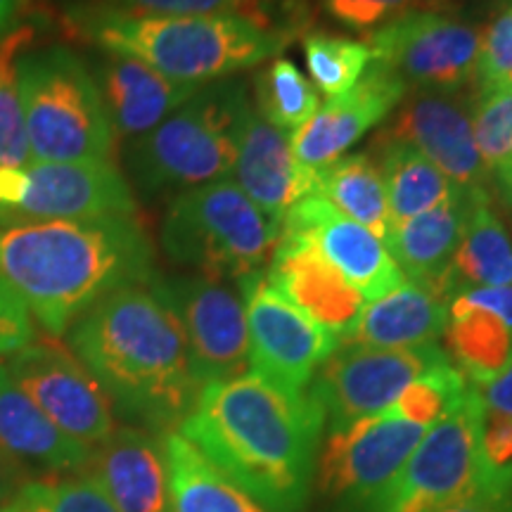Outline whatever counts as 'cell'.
I'll list each match as a JSON object with an SVG mask.
<instances>
[{"label":"cell","mask_w":512,"mask_h":512,"mask_svg":"<svg viewBox=\"0 0 512 512\" xmlns=\"http://www.w3.org/2000/svg\"><path fill=\"white\" fill-rule=\"evenodd\" d=\"M448 299L413 280L368 302L354 332L344 342L382 349H411L437 344L448 323Z\"/></svg>","instance_id":"d4e9b609"},{"label":"cell","mask_w":512,"mask_h":512,"mask_svg":"<svg viewBox=\"0 0 512 512\" xmlns=\"http://www.w3.org/2000/svg\"><path fill=\"white\" fill-rule=\"evenodd\" d=\"M446 356L475 387L491 382L512 361V330L494 313L453 297L444 330Z\"/></svg>","instance_id":"f1b7e54d"},{"label":"cell","mask_w":512,"mask_h":512,"mask_svg":"<svg viewBox=\"0 0 512 512\" xmlns=\"http://www.w3.org/2000/svg\"><path fill=\"white\" fill-rule=\"evenodd\" d=\"M98 86L110 114L114 136L140 138L174 114L200 86L166 79L150 64L117 53H105Z\"/></svg>","instance_id":"603a6c76"},{"label":"cell","mask_w":512,"mask_h":512,"mask_svg":"<svg viewBox=\"0 0 512 512\" xmlns=\"http://www.w3.org/2000/svg\"><path fill=\"white\" fill-rule=\"evenodd\" d=\"M482 413L484 403L470 384L463 403L425 432L370 512H444L475 498L491 501L479 448Z\"/></svg>","instance_id":"ba28073f"},{"label":"cell","mask_w":512,"mask_h":512,"mask_svg":"<svg viewBox=\"0 0 512 512\" xmlns=\"http://www.w3.org/2000/svg\"><path fill=\"white\" fill-rule=\"evenodd\" d=\"M370 155L380 166L387 188L389 228L425 214L451 197L456 185L434 166L430 159L415 150L406 140L387 138L377 133Z\"/></svg>","instance_id":"4316f807"},{"label":"cell","mask_w":512,"mask_h":512,"mask_svg":"<svg viewBox=\"0 0 512 512\" xmlns=\"http://www.w3.org/2000/svg\"><path fill=\"white\" fill-rule=\"evenodd\" d=\"M3 512H10V510H3Z\"/></svg>","instance_id":"c3c4849f"},{"label":"cell","mask_w":512,"mask_h":512,"mask_svg":"<svg viewBox=\"0 0 512 512\" xmlns=\"http://www.w3.org/2000/svg\"><path fill=\"white\" fill-rule=\"evenodd\" d=\"M325 427L311 392L249 370L204 384L178 432L264 512H304Z\"/></svg>","instance_id":"6da1fadb"},{"label":"cell","mask_w":512,"mask_h":512,"mask_svg":"<svg viewBox=\"0 0 512 512\" xmlns=\"http://www.w3.org/2000/svg\"><path fill=\"white\" fill-rule=\"evenodd\" d=\"M27 482H31L27 467L0 451V508H8Z\"/></svg>","instance_id":"7bdbcfd3"},{"label":"cell","mask_w":512,"mask_h":512,"mask_svg":"<svg viewBox=\"0 0 512 512\" xmlns=\"http://www.w3.org/2000/svg\"><path fill=\"white\" fill-rule=\"evenodd\" d=\"M19 95L34 162H112L117 136L98 79L72 48L24 50Z\"/></svg>","instance_id":"52a82bcc"},{"label":"cell","mask_w":512,"mask_h":512,"mask_svg":"<svg viewBox=\"0 0 512 512\" xmlns=\"http://www.w3.org/2000/svg\"><path fill=\"white\" fill-rule=\"evenodd\" d=\"M448 361L439 344L411 349H382L342 342L318 373L309 392L325 413L330 432L387 411L408 384Z\"/></svg>","instance_id":"30bf717a"},{"label":"cell","mask_w":512,"mask_h":512,"mask_svg":"<svg viewBox=\"0 0 512 512\" xmlns=\"http://www.w3.org/2000/svg\"><path fill=\"white\" fill-rule=\"evenodd\" d=\"M0 451L29 470L64 475L81 472L91 458V446L57 430L46 415L24 396L0 363Z\"/></svg>","instance_id":"cb8c5ba5"},{"label":"cell","mask_w":512,"mask_h":512,"mask_svg":"<svg viewBox=\"0 0 512 512\" xmlns=\"http://www.w3.org/2000/svg\"><path fill=\"white\" fill-rule=\"evenodd\" d=\"M159 285L181 323L195 380H233L249 373L247 316L240 292L226 280L190 273L162 278Z\"/></svg>","instance_id":"9a60e30c"},{"label":"cell","mask_w":512,"mask_h":512,"mask_svg":"<svg viewBox=\"0 0 512 512\" xmlns=\"http://www.w3.org/2000/svg\"><path fill=\"white\" fill-rule=\"evenodd\" d=\"M475 389L479 399L484 403V408L503 415H512V361L505 366L503 373H498L494 377V380Z\"/></svg>","instance_id":"b9f144b4"},{"label":"cell","mask_w":512,"mask_h":512,"mask_svg":"<svg viewBox=\"0 0 512 512\" xmlns=\"http://www.w3.org/2000/svg\"><path fill=\"white\" fill-rule=\"evenodd\" d=\"M302 48L313 88L325 98H337L354 88L373 62L366 41L325 34V31L306 34Z\"/></svg>","instance_id":"d6a6232c"},{"label":"cell","mask_w":512,"mask_h":512,"mask_svg":"<svg viewBox=\"0 0 512 512\" xmlns=\"http://www.w3.org/2000/svg\"><path fill=\"white\" fill-rule=\"evenodd\" d=\"M155 245L138 216L0 226V278L50 337L119 287L157 278Z\"/></svg>","instance_id":"3957f363"},{"label":"cell","mask_w":512,"mask_h":512,"mask_svg":"<svg viewBox=\"0 0 512 512\" xmlns=\"http://www.w3.org/2000/svg\"><path fill=\"white\" fill-rule=\"evenodd\" d=\"M256 112L280 131L294 133L318 112L320 98L297 64L278 57L254 79Z\"/></svg>","instance_id":"4dcf8cb0"},{"label":"cell","mask_w":512,"mask_h":512,"mask_svg":"<svg viewBox=\"0 0 512 512\" xmlns=\"http://www.w3.org/2000/svg\"><path fill=\"white\" fill-rule=\"evenodd\" d=\"M107 5L119 12H128V15H145V17L249 15V17L266 19L256 15L252 10L254 0H110Z\"/></svg>","instance_id":"74e56055"},{"label":"cell","mask_w":512,"mask_h":512,"mask_svg":"<svg viewBox=\"0 0 512 512\" xmlns=\"http://www.w3.org/2000/svg\"><path fill=\"white\" fill-rule=\"evenodd\" d=\"M316 169L294 155L292 136L280 131L249 107L238 147L233 181L266 214L283 221L302 197L316 192Z\"/></svg>","instance_id":"44dd1931"},{"label":"cell","mask_w":512,"mask_h":512,"mask_svg":"<svg viewBox=\"0 0 512 512\" xmlns=\"http://www.w3.org/2000/svg\"><path fill=\"white\" fill-rule=\"evenodd\" d=\"M0 363L24 396L67 437L93 448L117 430L110 399L57 337L34 339Z\"/></svg>","instance_id":"7c38bea8"},{"label":"cell","mask_w":512,"mask_h":512,"mask_svg":"<svg viewBox=\"0 0 512 512\" xmlns=\"http://www.w3.org/2000/svg\"><path fill=\"white\" fill-rule=\"evenodd\" d=\"M366 46L411 91L458 93L475 79L479 31L448 12L418 8L370 31Z\"/></svg>","instance_id":"8fae6325"},{"label":"cell","mask_w":512,"mask_h":512,"mask_svg":"<svg viewBox=\"0 0 512 512\" xmlns=\"http://www.w3.org/2000/svg\"><path fill=\"white\" fill-rule=\"evenodd\" d=\"M411 88L399 76L370 62L347 93L328 98L292 136L294 155L309 169H323L344 157L358 140L392 114Z\"/></svg>","instance_id":"ac0fdd59"},{"label":"cell","mask_w":512,"mask_h":512,"mask_svg":"<svg viewBox=\"0 0 512 512\" xmlns=\"http://www.w3.org/2000/svg\"><path fill=\"white\" fill-rule=\"evenodd\" d=\"M380 136L411 143L460 188H484L489 181L472 136V100L460 91H408Z\"/></svg>","instance_id":"e0dca14e"},{"label":"cell","mask_w":512,"mask_h":512,"mask_svg":"<svg viewBox=\"0 0 512 512\" xmlns=\"http://www.w3.org/2000/svg\"><path fill=\"white\" fill-rule=\"evenodd\" d=\"M36 339V325L27 304L0 278V356H10Z\"/></svg>","instance_id":"ab89813d"},{"label":"cell","mask_w":512,"mask_h":512,"mask_svg":"<svg viewBox=\"0 0 512 512\" xmlns=\"http://www.w3.org/2000/svg\"><path fill=\"white\" fill-rule=\"evenodd\" d=\"M472 136L486 174L494 178L512 162V91L472 98Z\"/></svg>","instance_id":"d590c367"},{"label":"cell","mask_w":512,"mask_h":512,"mask_svg":"<svg viewBox=\"0 0 512 512\" xmlns=\"http://www.w3.org/2000/svg\"><path fill=\"white\" fill-rule=\"evenodd\" d=\"M81 475L93 479L119 512H174L162 439L140 427H117L93 446Z\"/></svg>","instance_id":"ffe728a7"},{"label":"cell","mask_w":512,"mask_h":512,"mask_svg":"<svg viewBox=\"0 0 512 512\" xmlns=\"http://www.w3.org/2000/svg\"><path fill=\"white\" fill-rule=\"evenodd\" d=\"M456 297H460L470 306H477V309L494 313L496 318H501L503 323L512 330V285H508V287H472V290L460 292V294H456Z\"/></svg>","instance_id":"60d3db41"},{"label":"cell","mask_w":512,"mask_h":512,"mask_svg":"<svg viewBox=\"0 0 512 512\" xmlns=\"http://www.w3.org/2000/svg\"><path fill=\"white\" fill-rule=\"evenodd\" d=\"M162 448L174 512H264L178 430L164 434Z\"/></svg>","instance_id":"484cf974"},{"label":"cell","mask_w":512,"mask_h":512,"mask_svg":"<svg viewBox=\"0 0 512 512\" xmlns=\"http://www.w3.org/2000/svg\"><path fill=\"white\" fill-rule=\"evenodd\" d=\"M238 287L245 304L254 373L304 392L342 342L275 290L266 271L242 275Z\"/></svg>","instance_id":"5bb4252c"},{"label":"cell","mask_w":512,"mask_h":512,"mask_svg":"<svg viewBox=\"0 0 512 512\" xmlns=\"http://www.w3.org/2000/svg\"><path fill=\"white\" fill-rule=\"evenodd\" d=\"M10 512H119L105 491L86 475L31 479L22 486Z\"/></svg>","instance_id":"e575fe53"},{"label":"cell","mask_w":512,"mask_h":512,"mask_svg":"<svg viewBox=\"0 0 512 512\" xmlns=\"http://www.w3.org/2000/svg\"><path fill=\"white\" fill-rule=\"evenodd\" d=\"M316 192L332 207L361 223L370 233L384 240L389 233L387 188L375 157L368 152L344 155L318 169Z\"/></svg>","instance_id":"f546056e"},{"label":"cell","mask_w":512,"mask_h":512,"mask_svg":"<svg viewBox=\"0 0 512 512\" xmlns=\"http://www.w3.org/2000/svg\"><path fill=\"white\" fill-rule=\"evenodd\" d=\"M512 76V5H505L479 31V55L472 88L477 95L503 91Z\"/></svg>","instance_id":"8d00e7d4"},{"label":"cell","mask_w":512,"mask_h":512,"mask_svg":"<svg viewBox=\"0 0 512 512\" xmlns=\"http://www.w3.org/2000/svg\"><path fill=\"white\" fill-rule=\"evenodd\" d=\"M29 0H0V41L12 31L22 27V17L27 15Z\"/></svg>","instance_id":"ee69618b"},{"label":"cell","mask_w":512,"mask_h":512,"mask_svg":"<svg viewBox=\"0 0 512 512\" xmlns=\"http://www.w3.org/2000/svg\"><path fill=\"white\" fill-rule=\"evenodd\" d=\"M67 347L100 384L114 415L145 432H176L202 392L159 275L98 299L67 330Z\"/></svg>","instance_id":"7a4b0ae2"},{"label":"cell","mask_w":512,"mask_h":512,"mask_svg":"<svg viewBox=\"0 0 512 512\" xmlns=\"http://www.w3.org/2000/svg\"><path fill=\"white\" fill-rule=\"evenodd\" d=\"M69 27L105 53L136 57L166 79L190 86L264 64L292 41L287 29L249 15L145 17L110 5L74 8Z\"/></svg>","instance_id":"277c9868"},{"label":"cell","mask_w":512,"mask_h":512,"mask_svg":"<svg viewBox=\"0 0 512 512\" xmlns=\"http://www.w3.org/2000/svg\"><path fill=\"white\" fill-rule=\"evenodd\" d=\"M467 389H470V382L448 358L408 384L384 413L413 422V425L432 427L463 403Z\"/></svg>","instance_id":"836d02e7"},{"label":"cell","mask_w":512,"mask_h":512,"mask_svg":"<svg viewBox=\"0 0 512 512\" xmlns=\"http://www.w3.org/2000/svg\"><path fill=\"white\" fill-rule=\"evenodd\" d=\"M283 235L304 240L316 249L366 297V302H375L406 280L384 240L344 216L318 192L302 197L287 211Z\"/></svg>","instance_id":"2e32d148"},{"label":"cell","mask_w":512,"mask_h":512,"mask_svg":"<svg viewBox=\"0 0 512 512\" xmlns=\"http://www.w3.org/2000/svg\"><path fill=\"white\" fill-rule=\"evenodd\" d=\"M34 29L19 27L0 41V164H34L19 95V60L31 48Z\"/></svg>","instance_id":"1f68e13d"},{"label":"cell","mask_w":512,"mask_h":512,"mask_svg":"<svg viewBox=\"0 0 512 512\" xmlns=\"http://www.w3.org/2000/svg\"><path fill=\"white\" fill-rule=\"evenodd\" d=\"M283 221L256 207L233 178L178 192L164 211L159 242L171 264L209 278L266 271Z\"/></svg>","instance_id":"8992f818"},{"label":"cell","mask_w":512,"mask_h":512,"mask_svg":"<svg viewBox=\"0 0 512 512\" xmlns=\"http://www.w3.org/2000/svg\"><path fill=\"white\" fill-rule=\"evenodd\" d=\"M486 188V185H484ZM477 188H460L437 207L415 219L389 228L384 245L406 275L427 290L451 302V266L460 240H463L467 216Z\"/></svg>","instance_id":"7402d4cb"},{"label":"cell","mask_w":512,"mask_h":512,"mask_svg":"<svg viewBox=\"0 0 512 512\" xmlns=\"http://www.w3.org/2000/svg\"><path fill=\"white\" fill-rule=\"evenodd\" d=\"M444 512H503V510L491 501H486V498H475V501H467L463 505H456V508H448Z\"/></svg>","instance_id":"f6af8a7d"},{"label":"cell","mask_w":512,"mask_h":512,"mask_svg":"<svg viewBox=\"0 0 512 512\" xmlns=\"http://www.w3.org/2000/svg\"><path fill=\"white\" fill-rule=\"evenodd\" d=\"M332 19L354 31H375L408 10L425 8L427 0H318Z\"/></svg>","instance_id":"f35d334b"},{"label":"cell","mask_w":512,"mask_h":512,"mask_svg":"<svg viewBox=\"0 0 512 512\" xmlns=\"http://www.w3.org/2000/svg\"><path fill=\"white\" fill-rule=\"evenodd\" d=\"M249 107L245 81L204 83L162 124L128 143L133 183L145 195H164L226 181L238 162Z\"/></svg>","instance_id":"5b68a950"},{"label":"cell","mask_w":512,"mask_h":512,"mask_svg":"<svg viewBox=\"0 0 512 512\" xmlns=\"http://www.w3.org/2000/svg\"><path fill=\"white\" fill-rule=\"evenodd\" d=\"M138 216V202L114 162L0 164V226Z\"/></svg>","instance_id":"9c48e42d"},{"label":"cell","mask_w":512,"mask_h":512,"mask_svg":"<svg viewBox=\"0 0 512 512\" xmlns=\"http://www.w3.org/2000/svg\"><path fill=\"white\" fill-rule=\"evenodd\" d=\"M494 181L498 185V190H501L503 200L512 207V162L505 166V169L498 171V174L494 176Z\"/></svg>","instance_id":"bcb514c9"},{"label":"cell","mask_w":512,"mask_h":512,"mask_svg":"<svg viewBox=\"0 0 512 512\" xmlns=\"http://www.w3.org/2000/svg\"><path fill=\"white\" fill-rule=\"evenodd\" d=\"M266 275L275 290L339 342L349 339L368 304L316 249L283 233Z\"/></svg>","instance_id":"d6986e66"},{"label":"cell","mask_w":512,"mask_h":512,"mask_svg":"<svg viewBox=\"0 0 512 512\" xmlns=\"http://www.w3.org/2000/svg\"><path fill=\"white\" fill-rule=\"evenodd\" d=\"M505 88H508V91H512V76H510V81H508V86H505Z\"/></svg>","instance_id":"7dc6e473"},{"label":"cell","mask_w":512,"mask_h":512,"mask_svg":"<svg viewBox=\"0 0 512 512\" xmlns=\"http://www.w3.org/2000/svg\"><path fill=\"white\" fill-rule=\"evenodd\" d=\"M508 285H512V238L498 219L489 188H477L463 240L453 256L451 294Z\"/></svg>","instance_id":"83f0119b"},{"label":"cell","mask_w":512,"mask_h":512,"mask_svg":"<svg viewBox=\"0 0 512 512\" xmlns=\"http://www.w3.org/2000/svg\"><path fill=\"white\" fill-rule=\"evenodd\" d=\"M422 437L425 427L389 413L330 432L318 458L320 494L342 512H370Z\"/></svg>","instance_id":"4fadbf2b"}]
</instances>
